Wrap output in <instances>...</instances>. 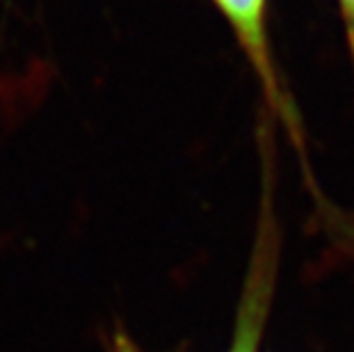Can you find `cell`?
Returning a JSON list of instances; mask_svg holds the SVG:
<instances>
[{
    "label": "cell",
    "mask_w": 354,
    "mask_h": 352,
    "mask_svg": "<svg viewBox=\"0 0 354 352\" xmlns=\"http://www.w3.org/2000/svg\"><path fill=\"white\" fill-rule=\"evenodd\" d=\"M266 220L261 222L259 236H256L250 277L245 281L243 297H240L236 334H233L229 352H259L261 336L266 332V323L270 316V302L277 279V254H279V236L277 224L272 220V208H263Z\"/></svg>",
    "instance_id": "6da1fadb"
},
{
    "label": "cell",
    "mask_w": 354,
    "mask_h": 352,
    "mask_svg": "<svg viewBox=\"0 0 354 352\" xmlns=\"http://www.w3.org/2000/svg\"><path fill=\"white\" fill-rule=\"evenodd\" d=\"M222 12L233 21V26L243 37L245 46L250 48L256 64L263 73H268L266 57V35H263V10L266 0H217Z\"/></svg>",
    "instance_id": "7a4b0ae2"
},
{
    "label": "cell",
    "mask_w": 354,
    "mask_h": 352,
    "mask_svg": "<svg viewBox=\"0 0 354 352\" xmlns=\"http://www.w3.org/2000/svg\"><path fill=\"white\" fill-rule=\"evenodd\" d=\"M108 352H142V350L138 348V343H135L126 332H117L110 339Z\"/></svg>",
    "instance_id": "3957f363"
},
{
    "label": "cell",
    "mask_w": 354,
    "mask_h": 352,
    "mask_svg": "<svg viewBox=\"0 0 354 352\" xmlns=\"http://www.w3.org/2000/svg\"><path fill=\"white\" fill-rule=\"evenodd\" d=\"M343 3V10H345V17H348V24L350 30L354 33V0H341Z\"/></svg>",
    "instance_id": "277c9868"
}]
</instances>
